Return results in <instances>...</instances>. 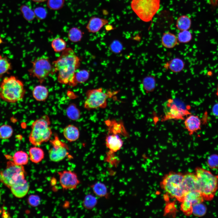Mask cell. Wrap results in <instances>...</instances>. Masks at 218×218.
<instances>
[{
  "mask_svg": "<svg viewBox=\"0 0 218 218\" xmlns=\"http://www.w3.org/2000/svg\"><path fill=\"white\" fill-rule=\"evenodd\" d=\"M144 90L146 93L153 91L156 86V81L155 77L151 75H149L144 77L142 82Z\"/></svg>",
  "mask_w": 218,
  "mask_h": 218,
  "instance_id": "cell-24",
  "label": "cell"
},
{
  "mask_svg": "<svg viewBox=\"0 0 218 218\" xmlns=\"http://www.w3.org/2000/svg\"><path fill=\"white\" fill-rule=\"evenodd\" d=\"M89 72L86 70H81L76 72L75 75V81L78 83H82L86 81L89 76Z\"/></svg>",
  "mask_w": 218,
  "mask_h": 218,
  "instance_id": "cell-36",
  "label": "cell"
},
{
  "mask_svg": "<svg viewBox=\"0 0 218 218\" xmlns=\"http://www.w3.org/2000/svg\"><path fill=\"white\" fill-rule=\"evenodd\" d=\"M97 202V199L96 197L89 194L85 197L83 201V205L85 209L91 210L96 206Z\"/></svg>",
  "mask_w": 218,
  "mask_h": 218,
  "instance_id": "cell-33",
  "label": "cell"
},
{
  "mask_svg": "<svg viewBox=\"0 0 218 218\" xmlns=\"http://www.w3.org/2000/svg\"><path fill=\"white\" fill-rule=\"evenodd\" d=\"M32 94L33 97L35 100L38 101H43L48 98L49 91L45 86L39 85L34 87Z\"/></svg>",
  "mask_w": 218,
  "mask_h": 218,
  "instance_id": "cell-20",
  "label": "cell"
},
{
  "mask_svg": "<svg viewBox=\"0 0 218 218\" xmlns=\"http://www.w3.org/2000/svg\"><path fill=\"white\" fill-rule=\"evenodd\" d=\"M63 134L65 139L70 142L77 140L80 136V132L78 127L72 124L68 125L64 128Z\"/></svg>",
  "mask_w": 218,
  "mask_h": 218,
  "instance_id": "cell-18",
  "label": "cell"
},
{
  "mask_svg": "<svg viewBox=\"0 0 218 218\" xmlns=\"http://www.w3.org/2000/svg\"><path fill=\"white\" fill-rule=\"evenodd\" d=\"M47 5L48 8L53 10H58L63 6L64 0H47Z\"/></svg>",
  "mask_w": 218,
  "mask_h": 218,
  "instance_id": "cell-38",
  "label": "cell"
},
{
  "mask_svg": "<svg viewBox=\"0 0 218 218\" xmlns=\"http://www.w3.org/2000/svg\"><path fill=\"white\" fill-rule=\"evenodd\" d=\"M184 125L189 135H192L201 129V120L197 115L190 114L184 119Z\"/></svg>",
  "mask_w": 218,
  "mask_h": 218,
  "instance_id": "cell-15",
  "label": "cell"
},
{
  "mask_svg": "<svg viewBox=\"0 0 218 218\" xmlns=\"http://www.w3.org/2000/svg\"><path fill=\"white\" fill-rule=\"evenodd\" d=\"M13 130L12 127L7 124L0 126V139L5 140L10 138L12 135Z\"/></svg>",
  "mask_w": 218,
  "mask_h": 218,
  "instance_id": "cell-32",
  "label": "cell"
},
{
  "mask_svg": "<svg viewBox=\"0 0 218 218\" xmlns=\"http://www.w3.org/2000/svg\"><path fill=\"white\" fill-rule=\"evenodd\" d=\"M207 162L208 166L210 168H218V155L216 154L210 155L208 158Z\"/></svg>",
  "mask_w": 218,
  "mask_h": 218,
  "instance_id": "cell-39",
  "label": "cell"
},
{
  "mask_svg": "<svg viewBox=\"0 0 218 218\" xmlns=\"http://www.w3.org/2000/svg\"><path fill=\"white\" fill-rule=\"evenodd\" d=\"M50 142L52 146L48 151L51 160L59 162L68 155L69 148L68 145L60 140L57 134H54V138L50 140Z\"/></svg>",
  "mask_w": 218,
  "mask_h": 218,
  "instance_id": "cell-11",
  "label": "cell"
},
{
  "mask_svg": "<svg viewBox=\"0 0 218 218\" xmlns=\"http://www.w3.org/2000/svg\"><path fill=\"white\" fill-rule=\"evenodd\" d=\"M37 3L42 2H45L47 0H31Z\"/></svg>",
  "mask_w": 218,
  "mask_h": 218,
  "instance_id": "cell-43",
  "label": "cell"
},
{
  "mask_svg": "<svg viewBox=\"0 0 218 218\" xmlns=\"http://www.w3.org/2000/svg\"><path fill=\"white\" fill-rule=\"evenodd\" d=\"M191 21L187 16L183 15L177 19L176 27L179 30L182 31L188 30L190 27Z\"/></svg>",
  "mask_w": 218,
  "mask_h": 218,
  "instance_id": "cell-27",
  "label": "cell"
},
{
  "mask_svg": "<svg viewBox=\"0 0 218 218\" xmlns=\"http://www.w3.org/2000/svg\"><path fill=\"white\" fill-rule=\"evenodd\" d=\"M191 32L188 30L182 31L178 34L177 39L180 43H186L190 42L192 39Z\"/></svg>",
  "mask_w": 218,
  "mask_h": 218,
  "instance_id": "cell-37",
  "label": "cell"
},
{
  "mask_svg": "<svg viewBox=\"0 0 218 218\" xmlns=\"http://www.w3.org/2000/svg\"><path fill=\"white\" fill-rule=\"evenodd\" d=\"M108 22V21L106 19L93 17L89 20L86 26V28L89 32L96 33L98 32Z\"/></svg>",
  "mask_w": 218,
  "mask_h": 218,
  "instance_id": "cell-17",
  "label": "cell"
},
{
  "mask_svg": "<svg viewBox=\"0 0 218 218\" xmlns=\"http://www.w3.org/2000/svg\"><path fill=\"white\" fill-rule=\"evenodd\" d=\"M59 182L64 190L76 189L80 183L77 174L71 170H64L58 172Z\"/></svg>",
  "mask_w": 218,
  "mask_h": 218,
  "instance_id": "cell-12",
  "label": "cell"
},
{
  "mask_svg": "<svg viewBox=\"0 0 218 218\" xmlns=\"http://www.w3.org/2000/svg\"><path fill=\"white\" fill-rule=\"evenodd\" d=\"M41 201L40 197L38 195H31L28 197V202L31 206L35 207L40 204Z\"/></svg>",
  "mask_w": 218,
  "mask_h": 218,
  "instance_id": "cell-41",
  "label": "cell"
},
{
  "mask_svg": "<svg viewBox=\"0 0 218 218\" xmlns=\"http://www.w3.org/2000/svg\"><path fill=\"white\" fill-rule=\"evenodd\" d=\"M20 10L24 18L27 21H31L35 17L34 11L26 5H21Z\"/></svg>",
  "mask_w": 218,
  "mask_h": 218,
  "instance_id": "cell-35",
  "label": "cell"
},
{
  "mask_svg": "<svg viewBox=\"0 0 218 218\" xmlns=\"http://www.w3.org/2000/svg\"><path fill=\"white\" fill-rule=\"evenodd\" d=\"M164 120H183L190 114L187 107L181 102L169 99L164 104Z\"/></svg>",
  "mask_w": 218,
  "mask_h": 218,
  "instance_id": "cell-10",
  "label": "cell"
},
{
  "mask_svg": "<svg viewBox=\"0 0 218 218\" xmlns=\"http://www.w3.org/2000/svg\"><path fill=\"white\" fill-rule=\"evenodd\" d=\"M13 162L16 165L23 166L27 164L28 161V156L25 151L19 150L16 151L13 157Z\"/></svg>",
  "mask_w": 218,
  "mask_h": 218,
  "instance_id": "cell-25",
  "label": "cell"
},
{
  "mask_svg": "<svg viewBox=\"0 0 218 218\" xmlns=\"http://www.w3.org/2000/svg\"><path fill=\"white\" fill-rule=\"evenodd\" d=\"M216 95L218 97V84L217 85V90H216Z\"/></svg>",
  "mask_w": 218,
  "mask_h": 218,
  "instance_id": "cell-44",
  "label": "cell"
},
{
  "mask_svg": "<svg viewBox=\"0 0 218 218\" xmlns=\"http://www.w3.org/2000/svg\"><path fill=\"white\" fill-rule=\"evenodd\" d=\"M12 65L6 57L0 54V78L12 69Z\"/></svg>",
  "mask_w": 218,
  "mask_h": 218,
  "instance_id": "cell-29",
  "label": "cell"
},
{
  "mask_svg": "<svg viewBox=\"0 0 218 218\" xmlns=\"http://www.w3.org/2000/svg\"><path fill=\"white\" fill-rule=\"evenodd\" d=\"M184 174L170 172L163 177L161 183L163 189L170 196L181 202L185 193L183 182Z\"/></svg>",
  "mask_w": 218,
  "mask_h": 218,
  "instance_id": "cell-5",
  "label": "cell"
},
{
  "mask_svg": "<svg viewBox=\"0 0 218 218\" xmlns=\"http://www.w3.org/2000/svg\"><path fill=\"white\" fill-rule=\"evenodd\" d=\"M118 133H109L105 139L106 147L114 153L120 150L123 144V141Z\"/></svg>",
  "mask_w": 218,
  "mask_h": 218,
  "instance_id": "cell-14",
  "label": "cell"
},
{
  "mask_svg": "<svg viewBox=\"0 0 218 218\" xmlns=\"http://www.w3.org/2000/svg\"><path fill=\"white\" fill-rule=\"evenodd\" d=\"M207 208L203 202L193 205L192 207V214L197 217L204 216L206 213Z\"/></svg>",
  "mask_w": 218,
  "mask_h": 218,
  "instance_id": "cell-34",
  "label": "cell"
},
{
  "mask_svg": "<svg viewBox=\"0 0 218 218\" xmlns=\"http://www.w3.org/2000/svg\"><path fill=\"white\" fill-rule=\"evenodd\" d=\"M34 11L35 17L39 19H43L46 16V11L43 7H38L36 8Z\"/></svg>",
  "mask_w": 218,
  "mask_h": 218,
  "instance_id": "cell-40",
  "label": "cell"
},
{
  "mask_svg": "<svg viewBox=\"0 0 218 218\" xmlns=\"http://www.w3.org/2000/svg\"><path fill=\"white\" fill-rule=\"evenodd\" d=\"M25 174L23 166L8 162L6 168L0 172V181L10 188L18 180L25 178Z\"/></svg>",
  "mask_w": 218,
  "mask_h": 218,
  "instance_id": "cell-9",
  "label": "cell"
},
{
  "mask_svg": "<svg viewBox=\"0 0 218 218\" xmlns=\"http://www.w3.org/2000/svg\"><path fill=\"white\" fill-rule=\"evenodd\" d=\"M50 124V118L47 115L34 121L29 137L30 142L34 146H38L49 140L52 134Z\"/></svg>",
  "mask_w": 218,
  "mask_h": 218,
  "instance_id": "cell-4",
  "label": "cell"
},
{
  "mask_svg": "<svg viewBox=\"0 0 218 218\" xmlns=\"http://www.w3.org/2000/svg\"><path fill=\"white\" fill-rule=\"evenodd\" d=\"M26 90L23 82L13 75L5 77L0 83V98L9 103H15L24 98Z\"/></svg>",
  "mask_w": 218,
  "mask_h": 218,
  "instance_id": "cell-2",
  "label": "cell"
},
{
  "mask_svg": "<svg viewBox=\"0 0 218 218\" xmlns=\"http://www.w3.org/2000/svg\"><path fill=\"white\" fill-rule=\"evenodd\" d=\"M160 4V0H132L131 7L141 20L149 22L158 11Z\"/></svg>",
  "mask_w": 218,
  "mask_h": 218,
  "instance_id": "cell-6",
  "label": "cell"
},
{
  "mask_svg": "<svg viewBox=\"0 0 218 218\" xmlns=\"http://www.w3.org/2000/svg\"><path fill=\"white\" fill-rule=\"evenodd\" d=\"M68 36L71 42H77L80 41L83 36V33L80 29L77 27H73L68 31Z\"/></svg>",
  "mask_w": 218,
  "mask_h": 218,
  "instance_id": "cell-31",
  "label": "cell"
},
{
  "mask_svg": "<svg viewBox=\"0 0 218 218\" xmlns=\"http://www.w3.org/2000/svg\"><path fill=\"white\" fill-rule=\"evenodd\" d=\"M161 43L165 48H171L178 44L177 38L174 34L167 32L163 34L161 39Z\"/></svg>",
  "mask_w": 218,
  "mask_h": 218,
  "instance_id": "cell-21",
  "label": "cell"
},
{
  "mask_svg": "<svg viewBox=\"0 0 218 218\" xmlns=\"http://www.w3.org/2000/svg\"><path fill=\"white\" fill-rule=\"evenodd\" d=\"M185 63L181 59L174 58L167 62L164 65V67L167 69H169L174 73L181 71L184 68Z\"/></svg>",
  "mask_w": 218,
  "mask_h": 218,
  "instance_id": "cell-19",
  "label": "cell"
},
{
  "mask_svg": "<svg viewBox=\"0 0 218 218\" xmlns=\"http://www.w3.org/2000/svg\"><path fill=\"white\" fill-rule=\"evenodd\" d=\"M29 153L30 160L35 164L41 161L45 156L43 150L37 146L31 147L29 150Z\"/></svg>",
  "mask_w": 218,
  "mask_h": 218,
  "instance_id": "cell-23",
  "label": "cell"
},
{
  "mask_svg": "<svg viewBox=\"0 0 218 218\" xmlns=\"http://www.w3.org/2000/svg\"><path fill=\"white\" fill-rule=\"evenodd\" d=\"M94 193L101 197H107L108 196L107 188L105 185L100 182H97L91 186Z\"/></svg>",
  "mask_w": 218,
  "mask_h": 218,
  "instance_id": "cell-26",
  "label": "cell"
},
{
  "mask_svg": "<svg viewBox=\"0 0 218 218\" xmlns=\"http://www.w3.org/2000/svg\"><path fill=\"white\" fill-rule=\"evenodd\" d=\"M10 188L15 197L21 198L27 194L29 189V186L27 181L24 178L17 182Z\"/></svg>",
  "mask_w": 218,
  "mask_h": 218,
  "instance_id": "cell-16",
  "label": "cell"
},
{
  "mask_svg": "<svg viewBox=\"0 0 218 218\" xmlns=\"http://www.w3.org/2000/svg\"><path fill=\"white\" fill-rule=\"evenodd\" d=\"M66 113L68 117L73 121L78 120L80 116V112L76 105L73 104H71L67 107Z\"/></svg>",
  "mask_w": 218,
  "mask_h": 218,
  "instance_id": "cell-30",
  "label": "cell"
},
{
  "mask_svg": "<svg viewBox=\"0 0 218 218\" xmlns=\"http://www.w3.org/2000/svg\"><path fill=\"white\" fill-rule=\"evenodd\" d=\"M200 192L204 200L210 201L214 198L218 190V175L198 167L195 169Z\"/></svg>",
  "mask_w": 218,
  "mask_h": 218,
  "instance_id": "cell-3",
  "label": "cell"
},
{
  "mask_svg": "<svg viewBox=\"0 0 218 218\" xmlns=\"http://www.w3.org/2000/svg\"><path fill=\"white\" fill-rule=\"evenodd\" d=\"M51 45L54 51L56 52H62L67 48V43L65 41L59 37L54 38Z\"/></svg>",
  "mask_w": 218,
  "mask_h": 218,
  "instance_id": "cell-28",
  "label": "cell"
},
{
  "mask_svg": "<svg viewBox=\"0 0 218 218\" xmlns=\"http://www.w3.org/2000/svg\"><path fill=\"white\" fill-rule=\"evenodd\" d=\"M183 200L187 201L193 206L196 203L203 202L204 200L200 191H199L187 192L183 197Z\"/></svg>",
  "mask_w": 218,
  "mask_h": 218,
  "instance_id": "cell-22",
  "label": "cell"
},
{
  "mask_svg": "<svg viewBox=\"0 0 218 218\" xmlns=\"http://www.w3.org/2000/svg\"><path fill=\"white\" fill-rule=\"evenodd\" d=\"M80 59L71 48L61 52V55L52 63L53 74L57 73L58 82L74 87L77 85L75 78L77 70L80 64Z\"/></svg>",
  "mask_w": 218,
  "mask_h": 218,
  "instance_id": "cell-1",
  "label": "cell"
},
{
  "mask_svg": "<svg viewBox=\"0 0 218 218\" xmlns=\"http://www.w3.org/2000/svg\"><path fill=\"white\" fill-rule=\"evenodd\" d=\"M1 200V191H0V203Z\"/></svg>",
  "mask_w": 218,
  "mask_h": 218,
  "instance_id": "cell-45",
  "label": "cell"
},
{
  "mask_svg": "<svg viewBox=\"0 0 218 218\" xmlns=\"http://www.w3.org/2000/svg\"><path fill=\"white\" fill-rule=\"evenodd\" d=\"M31 67L28 70L29 75L36 78L42 84L51 74H53V68L49 58L43 55L36 58L31 61Z\"/></svg>",
  "mask_w": 218,
  "mask_h": 218,
  "instance_id": "cell-7",
  "label": "cell"
},
{
  "mask_svg": "<svg viewBox=\"0 0 218 218\" xmlns=\"http://www.w3.org/2000/svg\"><path fill=\"white\" fill-rule=\"evenodd\" d=\"M212 112L214 116L218 117V104H216L213 107Z\"/></svg>",
  "mask_w": 218,
  "mask_h": 218,
  "instance_id": "cell-42",
  "label": "cell"
},
{
  "mask_svg": "<svg viewBox=\"0 0 218 218\" xmlns=\"http://www.w3.org/2000/svg\"><path fill=\"white\" fill-rule=\"evenodd\" d=\"M183 184L185 193L190 191H200L198 179L195 173H187L184 174Z\"/></svg>",
  "mask_w": 218,
  "mask_h": 218,
  "instance_id": "cell-13",
  "label": "cell"
},
{
  "mask_svg": "<svg viewBox=\"0 0 218 218\" xmlns=\"http://www.w3.org/2000/svg\"><path fill=\"white\" fill-rule=\"evenodd\" d=\"M116 92H104L101 88L88 90L86 93V99L84 106L90 110L98 108H104L107 105V100Z\"/></svg>",
  "mask_w": 218,
  "mask_h": 218,
  "instance_id": "cell-8",
  "label": "cell"
}]
</instances>
